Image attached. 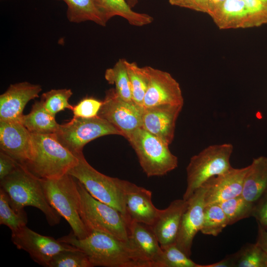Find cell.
I'll list each match as a JSON object with an SVG mask.
<instances>
[{"label": "cell", "instance_id": "cell-38", "mask_svg": "<svg viewBox=\"0 0 267 267\" xmlns=\"http://www.w3.org/2000/svg\"><path fill=\"white\" fill-rule=\"evenodd\" d=\"M169 1L173 5L208 13L207 0H169Z\"/></svg>", "mask_w": 267, "mask_h": 267}, {"label": "cell", "instance_id": "cell-18", "mask_svg": "<svg viewBox=\"0 0 267 267\" xmlns=\"http://www.w3.org/2000/svg\"><path fill=\"white\" fill-rule=\"evenodd\" d=\"M182 106L164 104L143 108L142 128L170 145Z\"/></svg>", "mask_w": 267, "mask_h": 267}, {"label": "cell", "instance_id": "cell-43", "mask_svg": "<svg viewBox=\"0 0 267 267\" xmlns=\"http://www.w3.org/2000/svg\"><path fill=\"white\" fill-rule=\"evenodd\" d=\"M129 6L132 8L137 3L138 0H126Z\"/></svg>", "mask_w": 267, "mask_h": 267}, {"label": "cell", "instance_id": "cell-25", "mask_svg": "<svg viewBox=\"0 0 267 267\" xmlns=\"http://www.w3.org/2000/svg\"><path fill=\"white\" fill-rule=\"evenodd\" d=\"M108 20L115 16L126 19L132 25L142 26L152 23L153 18L145 13L134 11L126 0H99Z\"/></svg>", "mask_w": 267, "mask_h": 267}, {"label": "cell", "instance_id": "cell-9", "mask_svg": "<svg viewBox=\"0 0 267 267\" xmlns=\"http://www.w3.org/2000/svg\"><path fill=\"white\" fill-rule=\"evenodd\" d=\"M122 134L99 116L91 118L74 117L60 125L54 134L57 140L75 155L83 152L88 143L102 136Z\"/></svg>", "mask_w": 267, "mask_h": 267}, {"label": "cell", "instance_id": "cell-17", "mask_svg": "<svg viewBox=\"0 0 267 267\" xmlns=\"http://www.w3.org/2000/svg\"><path fill=\"white\" fill-rule=\"evenodd\" d=\"M42 90L41 85L28 82L10 85L0 96V121L20 122L27 103Z\"/></svg>", "mask_w": 267, "mask_h": 267}, {"label": "cell", "instance_id": "cell-16", "mask_svg": "<svg viewBox=\"0 0 267 267\" xmlns=\"http://www.w3.org/2000/svg\"><path fill=\"white\" fill-rule=\"evenodd\" d=\"M249 167V166L240 169L231 167L205 182L203 184L206 187L205 205L219 203L241 195Z\"/></svg>", "mask_w": 267, "mask_h": 267}, {"label": "cell", "instance_id": "cell-29", "mask_svg": "<svg viewBox=\"0 0 267 267\" xmlns=\"http://www.w3.org/2000/svg\"><path fill=\"white\" fill-rule=\"evenodd\" d=\"M232 254L234 267H267V254L256 243H247Z\"/></svg>", "mask_w": 267, "mask_h": 267}, {"label": "cell", "instance_id": "cell-7", "mask_svg": "<svg viewBox=\"0 0 267 267\" xmlns=\"http://www.w3.org/2000/svg\"><path fill=\"white\" fill-rule=\"evenodd\" d=\"M77 180L80 196V215L90 232L100 231L128 241V222L122 214L94 198Z\"/></svg>", "mask_w": 267, "mask_h": 267}, {"label": "cell", "instance_id": "cell-35", "mask_svg": "<svg viewBox=\"0 0 267 267\" xmlns=\"http://www.w3.org/2000/svg\"><path fill=\"white\" fill-rule=\"evenodd\" d=\"M249 17V28L267 24V4L262 0H244Z\"/></svg>", "mask_w": 267, "mask_h": 267}, {"label": "cell", "instance_id": "cell-31", "mask_svg": "<svg viewBox=\"0 0 267 267\" xmlns=\"http://www.w3.org/2000/svg\"><path fill=\"white\" fill-rule=\"evenodd\" d=\"M27 217L26 212L18 213L10 206L9 199L4 190L0 189V224L7 226L11 232L26 226Z\"/></svg>", "mask_w": 267, "mask_h": 267}, {"label": "cell", "instance_id": "cell-30", "mask_svg": "<svg viewBox=\"0 0 267 267\" xmlns=\"http://www.w3.org/2000/svg\"><path fill=\"white\" fill-rule=\"evenodd\" d=\"M218 204L225 213L229 225L252 216L254 203L246 200L242 195Z\"/></svg>", "mask_w": 267, "mask_h": 267}, {"label": "cell", "instance_id": "cell-34", "mask_svg": "<svg viewBox=\"0 0 267 267\" xmlns=\"http://www.w3.org/2000/svg\"><path fill=\"white\" fill-rule=\"evenodd\" d=\"M48 267H92V265L85 253L77 248L57 254Z\"/></svg>", "mask_w": 267, "mask_h": 267}, {"label": "cell", "instance_id": "cell-13", "mask_svg": "<svg viewBox=\"0 0 267 267\" xmlns=\"http://www.w3.org/2000/svg\"><path fill=\"white\" fill-rule=\"evenodd\" d=\"M122 183L128 223L133 221L152 226L161 210L154 205L151 191L126 180Z\"/></svg>", "mask_w": 267, "mask_h": 267}, {"label": "cell", "instance_id": "cell-20", "mask_svg": "<svg viewBox=\"0 0 267 267\" xmlns=\"http://www.w3.org/2000/svg\"><path fill=\"white\" fill-rule=\"evenodd\" d=\"M187 204V200L183 198L176 199L168 207L161 210L158 218L151 226L161 247L175 243Z\"/></svg>", "mask_w": 267, "mask_h": 267}, {"label": "cell", "instance_id": "cell-1", "mask_svg": "<svg viewBox=\"0 0 267 267\" xmlns=\"http://www.w3.org/2000/svg\"><path fill=\"white\" fill-rule=\"evenodd\" d=\"M58 240L82 250L92 267H148L128 241L109 234L93 231L79 239L72 232Z\"/></svg>", "mask_w": 267, "mask_h": 267}, {"label": "cell", "instance_id": "cell-27", "mask_svg": "<svg viewBox=\"0 0 267 267\" xmlns=\"http://www.w3.org/2000/svg\"><path fill=\"white\" fill-rule=\"evenodd\" d=\"M126 63L130 80L132 100L143 107L144 98L149 81L147 67H140L136 62H130L127 60Z\"/></svg>", "mask_w": 267, "mask_h": 267}, {"label": "cell", "instance_id": "cell-2", "mask_svg": "<svg viewBox=\"0 0 267 267\" xmlns=\"http://www.w3.org/2000/svg\"><path fill=\"white\" fill-rule=\"evenodd\" d=\"M0 188L7 194L10 206L16 212L24 213L25 207L32 206L43 212L49 225L59 223L61 216L49 203L40 178L25 166L19 164L0 180Z\"/></svg>", "mask_w": 267, "mask_h": 267}, {"label": "cell", "instance_id": "cell-39", "mask_svg": "<svg viewBox=\"0 0 267 267\" xmlns=\"http://www.w3.org/2000/svg\"><path fill=\"white\" fill-rule=\"evenodd\" d=\"M9 155L0 152V179L1 180L11 174L19 165Z\"/></svg>", "mask_w": 267, "mask_h": 267}, {"label": "cell", "instance_id": "cell-3", "mask_svg": "<svg viewBox=\"0 0 267 267\" xmlns=\"http://www.w3.org/2000/svg\"><path fill=\"white\" fill-rule=\"evenodd\" d=\"M31 135V155L24 166L38 178L57 179L78 164L77 156L64 147L54 134Z\"/></svg>", "mask_w": 267, "mask_h": 267}, {"label": "cell", "instance_id": "cell-4", "mask_svg": "<svg viewBox=\"0 0 267 267\" xmlns=\"http://www.w3.org/2000/svg\"><path fill=\"white\" fill-rule=\"evenodd\" d=\"M40 179L49 203L68 222L75 236L79 239L87 237L90 232L80 215L77 179L69 174L57 179Z\"/></svg>", "mask_w": 267, "mask_h": 267}, {"label": "cell", "instance_id": "cell-8", "mask_svg": "<svg viewBox=\"0 0 267 267\" xmlns=\"http://www.w3.org/2000/svg\"><path fill=\"white\" fill-rule=\"evenodd\" d=\"M233 149L230 143L212 145L191 158L186 168L187 186L183 199L188 200L210 178L232 167L230 158Z\"/></svg>", "mask_w": 267, "mask_h": 267}, {"label": "cell", "instance_id": "cell-10", "mask_svg": "<svg viewBox=\"0 0 267 267\" xmlns=\"http://www.w3.org/2000/svg\"><path fill=\"white\" fill-rule=\"evenodd\" d=\"M143 107L133 101L121 98L115 89L106 92L98 116L109 122L128 139L131 134L142 126Z\"/></svg>", "mask_w": 267, "mask_h": 267}, {"label": "cell", "instance_id": "cell-37", "mask_svg": "<svg viewBox=\"0 0 267 267\" xmlns=\"http://www.w3.org/2000/svg\"><path fill=\"white\" fill-rule=\"evenodd\" d=\"M252 217L258 224L267 226V190L254 203Z\"/></svg>", "mask_w": 267, "mask_h": 267}, {"label": "cell", "instance_id": "cell-15", "mask_svg": "<svg viewBox=\"0 0 267 267\" xmlns=\"http://www.w3.org/2000/svg\"><path fill=\"white\" fill-rule=\"evenodd\" d=\"M0 148L20 164L25 165L31 157V133L18 121H0Z\"/></svg>", "mask_w": 267, "mask_h": 267}, {"label": "cell", "instance_id": "cell-26", "mask_svg": "<svg viewBox=\"0 0 267 267\" xmlns=\"http://www.w3.org/2000/svg\"><path fill=\"white\" fill-rule=\"evenodd\" d=\"M126 60L120 59L112 68L105 72V79L110 84H114L115 91L121 98L132 100L130 80L126 66Z\"/></svg>", "mask_w": 267, "mask_h": 267}, {"label": "cell", "instance_id": "cell-24", "mask_svg": "<svg viewBox=\"0 0 267 267\" xmlns=\"http://www.w3.org/2000/svg\"><path fill=\"white\" fill-rule=\"evenodd\" d=\"M20 122L34 134H55L60 126L55 120V115L44 108L41 100L34 103L30 112L23 115Z\"/></svg>", "mask_w": 267, "mask_h": 267}, {"label": "cell", "instance_id": "cell-41", "mask_svg": "<svg viewBox=\"0 0 267 267\" xmlns=\"http://www.w3.org/2000/svg\"><path fill=\"white\" fill-rule=\"evenodd\" d=\"M199 267H234L232 254L227 255L218 262L209 265H200Z\"/></svg>", "mask_w": 267, "mask_h": 267}, {"label": "cell", "instance_id": "cell-23", "mask_svg": "<svg viewBox=\"0 0 267 267\" xmlns=\"http://www.w3.org/2000/svg\"><path fill=\"white\" fill-rule=\"evenodd\" d=\"M220 29L249 28V17L244 0H225L212 18Z\"/></svg>", "mask_w": 267, "mask_h": 267}, {"label": "cell", "instance_id": "cell-33", "mask_svg": "<svg viewBox=\"0 0 267 267\" xmlns=\"http://www.w3.org/2000/svg\"><path fill=\"white\" fill-rule=\"evenodd\" d=\"M161 247L162 253L157 267H199L175 243Z\"/></svg>", "mask_w": 267, "mask_h": 267}, {"label": "cell", "instance_id": "cell-40", "mask_svg": "<svg viewBox=\"0 0 267 267\" xmlns=\"http://www.w3.org/2000/svg\"><path fill=\"white\" fill-rule=\"evenodd\" d=\"M258 234L256 243L267 254V226L258 224Z\"/></svg>", "mask_w": 267, "mask_h": 267}, {"label": "cell", "instance_id": "cell-19", "mask_svg": "<svg viewBox=\"0 0 267 267\" xmlns=\"http://www.w3.org/2000/svg\"><path fill=\"white\" fill-rule=\"evenodd\" d=\"M128 226L131 246L148 267H157L162 250L151 227L133 221L128 223Z\"/></svg>", "mask_w": 267, "mask_h": 267}, {"label": "cell", "instance_id": "cell-5", "mask_svg": "<svg viewBox=\"0 0 267 267\" xmlns=\"http://www.w3.org/2000/svg\"><path fill=\"white\" fill-rule=\"evenodd\" d=\"M127 139L148 177L164 176L178 167V158L170 150L169 145L142 127Z\"/></svg>", "mask_w": 267, "mask_h": 267}, {"label": "cell", "instance_id": "cell-11", "mask_svg": "<svg viewBox=\"0 0 267 267\" xmlns=\"http://www.w3.org/2000/svg\"><path fill=\"white\" fill-rule=\"evenodd\" d=\"M11 240L16 247L27 252L38 264L48 267L52 258L59 252L77 247L36 232L26 225L12 232Z\"/></svg>", "mask_w": 267, "mask_h": 267}, {"label": "cell", "instance_id": "cell-32", "mask_svg": "<svg viewBox=\"0 0 267 267\" xmlns=\"http://www.w3.org/2000/svg\"><path fill=\"white\" fill-rule=\"evenodd\" d=\"M72 94L70 89H53L43 93L40 100L44 108L55 116L57 113L66 109H72L73 106L69 102Z\"/></svg>", "mask_w": 267, "mask_h": 267}, {"label": "cell", "instance_id": "cell-36", "mask_svg": "<svg viewBox=\"0 0 267 267\" xmlns=\"http://www.w3.org/2000/svg\"><path fill=\"white\" fill-rule=\"evenodd\" d=\"M103 101L93 97H85L73 106L74 117L91 118L98 116Z\"/></svg>", "mask_w": 267, "mask_h": 267}, {"label": "cell", "instance_id": "cell-6", "mask_svg": "<svg viewBox=\"0 0 267 267\" xmlns=\"http://www.w3.org/2000/svg\"><path fill=\"white\" fill-rule=\"evenodd\" d=\"M76 156L78 163L68 174L80 181L94 198L120 212L128 222L123 179L107 176L95 170L87 162L83 152Z\"/></svg>", "mask_w": 267, "mask_h": 267}, {"label": "cell", "instance_id": "cell-28", "mask_svg": "<svg viewBox=\"0 0 267 267\" xmlns=\"http://www.w3.org/2000/svg\"><path fill=\"white\" fill-rule=\"evenodd\" d=\"M228 225L227 217L218 203L205 206L201 231L203 234L218 236Z\"/></svg>", "mask_w": 267, "mask_h": 267}, {"label": "cell", "instance_id": "cell-12", "mask_svg": "<svg viewBox=\"0 0 267 267\" xmlns=\"http://www.w3.org/2000/svg\"><path fill=\"white\" fill-rule=\"evenodd\" d=\"M149 81L143 100V108L164 104L183 105L178 83L165 71L146 66Z\"/></svg>", "mask_w": 267, "mask_h": 267}, {"label": "cell", "instance_id": "cell-42", "mask_svg": "<svg viewBox=\"0 0 267 267\" xmlns=\"http://www.w3.org/2000/svg\"><path fill=\"white\" fill-rule=\"evenodd\" d=\"M208 4V13L211 18H213L219 12L225 0H207Z\"/></svg>", "mask_w": 267, "mask_h": 267}, {"label": "cell", "instance_id": "cell-21", "mask_svg": "<svg viewBox=\"0 0 267 267\" xmlns=\"http://www.w3.org/2000/svg\"><path fill=\"white\" fill-rule=\"evenodd\" d=\"M62 0L67 4V17L71 22L90 21L105 26L109 21L99 0Z\"/></svg>", "mask_w": 267, "mask_h": 267}, {"label": "cell", "instance_id": "cell-14", "mask_svg": "<svg viewBox=\"0 0 267 267\" xmlns=\"http://www.w3.org/2000/svg\"><path fill=\"white\" fill-rule=\"evenodd\" d=\"M205 192L206 187L202 185L187 200V206L182 215L175 242L178 247L189 257L193 239L203 224Z\"/></svg>", "mask_w": 267, "mask_h": 267}, {"label": "cell", "instance_id": "cell-44", "mask_svg": "<svg viewBox=\"0 0 267 267\" xmlns=\"http://www.w3.org/2000/svg\"><path fill=\"white\" fill-rule=\"evenodd\" d=\"M262 0L265 2L266 4H267V0Z\"/></svg>", "mask_w": 267, "mask_h": 267}, {"label": "cell", "instance_id": "cell-22", "mask_svg": "<svg viewBox=\"0 0 267 267\" xmlns=\"http://www.w3.org/2000/svg\"><path fill=\"white\" fill-rule=\"evenodd\" d=\"M245 177L242 196L255 203L267 190V157L253 159Z\"/></svg>", "mask_w": 267, "mask_h": 267}]
</instances>
